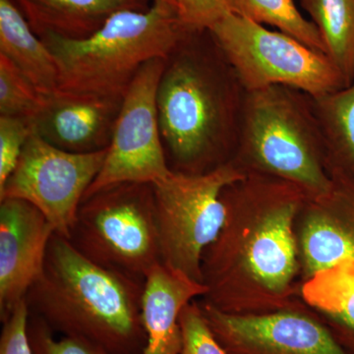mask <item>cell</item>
Segmentation results:
<instances>
[{
  "instance_id": "obj_1",
  "label": "cell",
  "mask_w": 354,
  "mask_h": 354,
  "mask_svg": "<svg viewBox=\"0 0 354 354\" xmlns=\"http://www.w3.org/2000/svg\"><path fill=\"white\" fill-rule=\"evenodd\" d=\"M308 194L297 184L245 174L221 194L225 220L202 257V298L225 313L278 311L299 297L295 223Z\"/></svg>"
},
{
  "instance_id": "obj_2",
  "label": "cell",
  "mask_w": 354,
  "mask_h": 354,
  "mask_svg": "<svg viewBox=\"0 0 354 354\" xmlns=\"http://www.w3.org/2000/svg\"><path fill=\"white\" fill-rule=\"evenodd\" d=\"M245 93L209 30L184 35L165 59L157 94L171 171L206 174L232 162Z\"/></svg>"
},
{
  "instance_id": "obj_3",
  "label": "cell",
  "mask_w": 354,
  "mask_h": 354,
  "mask_svg": "<svg viewBox=\"0 0 354 354\" xmlns=\"http://www.w3.org/2000/svg\"><path fill=\"white\" fill-rule=\"evenodd\" d=\"M144 281L95 264L55 234L43 272L25 300L30 313L55 334L111 354H143Z\"/></svg>"
},
{
  "instance_id": "obj_4",
  "label": "cell",
  "mask_w": 354,
  "mask_h": 354,
  "mask_svg": "<svg viewBox=\"0 0 354 354\" xmlns=\"http://www.w3.org/2000/svg\"><path fill=\"white\" fill-rule=\"evenodd\" d=\"M187 32L174 8L153 3L113 14L86 39L39 38L57 60L59 90L123 99L142 67L167 59Z\"/></svg>"
},
{
  "instance_id": "obj_5",
  "label": "cell",
  "mask_w": 354,
  "mask_h": 354,
  "mask_svg": "<svg viewBox=\"0 0 354 354\" xmlns=\"http://www.w3.org/2000/svg\"><path fill=\"white\" fill-rule=\"evenodd\" d=\"M232 162L245 174L297 184L309 197L329 191L332 179L311 95L285 86L246 92Z\"/></svg>"
},
{
  "instance_id": "obj_6",
  "label": "cell",
  "mask_w": 354,
  "mask_h": 354,
  "mask_svg": "<svg viewBox=\"0 0 354 354\" xmlns=\"http://www.w3.org/2000/svg\"><path fill=\"white\" fill-rule=\"evenodd\" d=\"M68 241L95 264L145 281L162 264L153 183H116L84 197Z\"/></svg>"
},
{
  "instance_id": "obj_7",
  "label": "cell",
  "mask_w": 354,
  "mask_h": 354,
  "mask_svg": "<svg viewBox=\"0 0 354 354\" xmlns=\"http://www.w3.org/2000/svg\"><path fill=\"white\" fill-rule=\"evenodd\" d=\"M246 92L285 86L311 97L346 87L325 53L230 12L209 29Z\"/></svg>"
},
{
  "instance_id": "obj_8",
  "label": "cell",
  "mask_w": 354,
  "mask_h": 354,
  "mask_svg": "<svg viewBox=\"0 0 354 354\" xmlns=\"http://www.w3.org/2000/svg\"><path fill=\"white\" fill-rule=\"evenodd\" d=\"M244 176L230 162L206 174L171 171L153 183L162 264L202 283L203 254L225 220L221 194Z\"/></svg>"
},
{
  "instance_id": "obj_9",
  "label": "cell",
  "mask_w": 354,
  "mask_h": 354,
  "mask_svg": "<svg viewBox=\"0 0 354 354\" xmlns=\"http://www.w3.org/2000/svg\"><path fill=\"white\" fill-rule=\"evenodd\" d=\"M106 152H66L32 132L15 169L0 188V200L30 203L48 218L55 234L68 239L79 207L101 171Z\"/></svg>"
},
{
  "instance_id": "obj_10",
  "label": "cell",
  "mask_w": 354,
  "mask_h": 354,
  "mask_svg": "<svg viewBox=\"0 0 354 354\" xmlns=\"http://www.w3.org/2000/svg\"><path fill=\"white\" fill-rule=\"evenodd\" d=\"M165 59L147 62L123 97L106 160L85 197L122 183H155L171 171L160 136L157 94Z\"/></svg>"
},
{
  "instance_id": "obj_11",
  "label": "cell",
  "mask_w": 354,
  "mask_h": 354,
  "mask_svg": "<svg viewBox=\"0 0 354 354\" xmlns=\"http://www.w3.org/2000/svg\"><path fill=\"white\" fill-rule=\"evenodd\" d=\"M199 304L228 354H348L300 297L278 311L247 315L225 313L202 298Z\"/></svg>"
},
{
  "instance_id": "obj_12",
  "label": "cell",
  "mask_w": 354,
  "mask_h": 354,
  "mask_svg": "<svg viewBox=\"0 0 354 354\" xmlns=\"http://www.w3.org/2000/svg\"><path fill=\"white\" fill-rule=\"evenodd\" d=\"M55 228L20 199L0 200V319L4 322L41 276Z\"/></svg>"
},
{
  "instance_id": "obj_13",
  "label": "cell",
  "mask_w": 354,
  "mask_h": 354,
  "mask_svg": "<svg viewBox=\"0 0 354 354\" xmlns=\"http://www.w3.org/2000/svg\"><path fill=\"white\" fill-rule=\"evenodd\" d=\"M330 177V190L307 198L295 223L301 283L337 263L354 261V184Z\"/></svg>"
},
{
  "instance_id": "obj_14",
  "label": "cell",
  "mask_w": 354,
  "mask_h": 354,
  "mask_svg": "<svg viewBox=\"0 0 354 354\" xmlns=\"http://www.w3.org/2000/svg\"><path fill=\"white\" fill-rule=\"evenodd\" d=\"M123 99L57 88L43 95L32 132L60 150L90 153L108 150Z\"/></svg>"
},
{
  "instance_id": "obj_15",
  "label": "cell",
  "mask_w": 354,
  "mask_h": 354,
  "mask_svg": "<svg viewBox=\"0 0 354 354\" xmlns=\"http://www.w3.org/2000/svg\"><path fill=\"white\" fill-rule=\"evenodd\" d=\"M202 283L158 264L147 274L142 297L143 354H181L180 314L186 305L205 297Z\"/></svg>"
},
{
  "instance_id": "obj_16",
  "label": "cell",
  "mask_w": 354,
  "mask_h": 354,
  "mask_svg": "<svg viewBox=\"0 0 354 354\" xmlns=\"http://www.w3.org/2000/svg\"><path fill=\"white\" fill-rule=\"evenodd\" d=\"M39 37L53 34L82 39L97 32L113 14L145 10V0H11Z\"/></svg>"
},
{
  "instance_id": "obj_17",
  "label": "cell",
  "mask_w": 354,
  "mask_h": 354,
  "mask_svg": "<svg viewBox=\"0 0 354 354\" xmlns=\"http://www.w3.org/2000/svg\"><path fill=\"white\" fill-rule=\"evenodd\" d=\"M298 297L348 354H354V261L316 272L300 285Z\"/></svg>"
},
{
  "instance_id": "obj_18",
  "label": "cell",
  "mask_w": 354,
  "mask_h": 354,
  "mask_svg": "<svg viewBox=\"0 0 354 354\" xmlns=\"http://www.w3.org/2000/svg\"><path fill=\"white\" fill-rule=\"evenodd\" d=\"M0 55L8 58L41 95L57 90V60L11 0H0Z\"/></svg>"
},
{
  "instance_id": "obj_19",
  "label": "cell",
  "mask_w": 354,
  "mask_h": 354,
  "mask_svg": "<svg viewBox=\"0 0 354 354\" xmlns=\"http://www.w3.org/2000/svg\"><path fill=\"white\" fill-rule=\"evenodd\" d=\"M312 102L322 130L328 174L354 184V82L312 97Z\"/></svg>"
},
{
  "instance_id": "obj_20",
  "label": "cell",
  "mask_w": 354,
  "mask_h": 354,
  "mask_svg": "<svg viewBox=\"0 0 354 354\" xmlns=\"http://www.w3.org/2000/svg\"><path fill=\"white\" fill-rule=\"evenodd\" d=\"M322 39L325 53L348 86L354 82V0H300Z\"/></svg>"
},
{
  "instance_id": "obj_21",
  "label": "cell",
  "mask_w": 354,
  "mask_h": 354,
  "mask_svg": "<svg viewBox=\"0 0 354 354\" xmlns=\"http://www.w3.org/2000/svg\"><path fill=\"white\" fill-rule=\"evenodd\" d=\"M230 11L261 25H269L325 53L320 34L298 10L295 0H227ZM326 55V53H325Z\"/></svg>"
},
{
  "instance_id": "obj_22",
  "label": "cell",
  "mask_w": 354,
  "mask_h": 354,
  "mask_svg": "<svg viewBox=\"0 0 354 354\" xmlns=\"http://www.w3.org/2000/svg\"><path fill=\"white\" fill-rule=\"evenodd\" d=\"M41 97L24 74L0 55V115L31 120L41 106Z\"/></svg>"
},
{
  "instance_id": "obj_23",
  "label": "cell",
  "mask_w": 354,
  "mask_h": 354,
  "mask_svg": "<svg viewBox=\"0 0 354 354\" xmlns=\"http://www.w3.org/2000/svg\"><path fill=\"white\" fill-rule=\"evenodd\" d=\"M183 330L181 354H228L209 329L199 300L186 305L180 314Z\"/></svg>"
},
{
  "instance_id": "obj_24",
  "label": "cell",
  "mask_w": 354,
  "mask_h": 354,
  "mask_svg": "<svg viewBox=\"0 0 354 354\" xmlns=\"http://www.w3.org/2000/svg\"><path fill=\"white\" fill-rule=\"evenodd\" d=\"M28 334L34 354H111L104 348L74 337H57L39 317L30 313Z\"/></svg>"
},
{
  "instance_id": "obj_25",
  "label": "cell",
  "mask_w": 354,
  "mask_h": 354,
  "mask_svg": "<svg viewBox=\"0 0 354 354\" xmlns=\"http://www.w3.org/2000/svg\"><path fill=\"white\" fill-rule=\"evenodd\" d=\"M32 134L30 120L0 115V188L15 169Z\"/></svg>"
},
{
  "instance_id": "obj_26",
  "label": "cell",
  "mask_w": 354,
  "mask_h": 354,
  "mask_svg": "<svg viewBox=\"0 0 354 354\" xmlns=\"http://www.w3.org/2000/svg\"><path fill=\"white\" fill-rule=\"evenodd\" d=\"M179 20L188 31L209 30L232 12L227 0H174Z\"/></svg>"
},
{
  "instance_id": "obj_27",
  "label": "cell",
  "mask_w": 354,
  "mask_h": 354,
  "mask_svg": "<svg viewBox=\"0 0 354 354\" xmlns=\"http://www.w3.org/2000/svg\"><path fill=\"white\" fill-rule=\"evenodd\" d=\"M29 318V308L26 300H23L2 322L0 354H34L28 334Z\"/></svg>"
},
{
  "instance_id": "obj_28",
  "label": "cell",
  "mask_w": 354,
  "mask_h": 354,
  "mask_svg": "<svg viewBox=\"0 0 354 354\" xmlns=\"http://www.w3.org/2000/svg\"><path fill=\"white\" fill-rule=\"evenodd\" d=\"M152 1L153 3L164 4V6L171 7V8H174V10L176 11V2H174V0H152Z\"/></svg>"
}]
</instances>
